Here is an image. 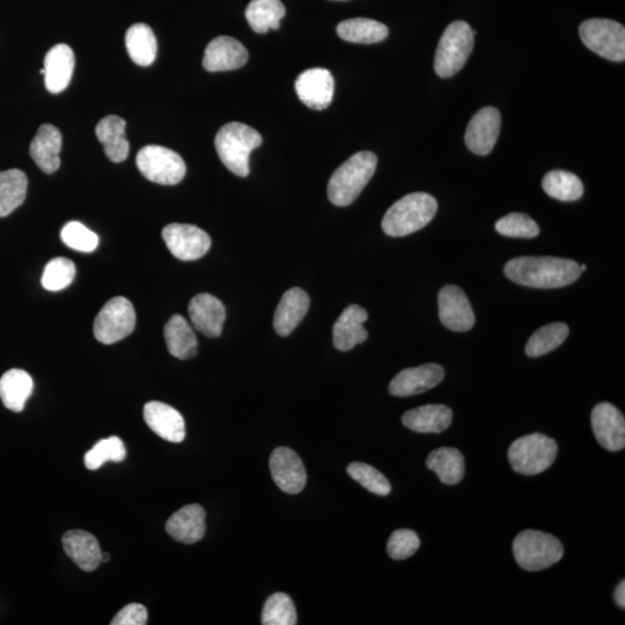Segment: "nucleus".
<instances>
[{
    "instance_id": "obj_1",
    "label": "nucleus",
    "mask_w": 625,
    "mask_h": 625,
    "mask_svg": "<svg viewBox=\"0 0 625 625\" xmlns=\"http://www.w3.org/2000/svg\"><path fill=\"white\" fill-rule=\"evenodd\" d=\"M510 281L527 288L560 289L578 281L582 271L576 261L550 256H521L506 263Z\"/></svg>"
},
{
    "instance_id": "obj_2",
    "label": "nucleus",
    "mask_w": 625,
    "mask_h": 625,
    "mask_svg": "<svg viewBox=\"0 0 625 625\" xmlns=\"http://www.w3.org/2000/svg\"><path fill=\"white\" fill-rule=\"evenodd\" d=\"M378 158L370 151L354 154L338 167L329 180L328 197L337 207H348L370 182L377 169Z\"/></svg>"
},
{
    "instance_id": "obj_3",
    "label": "nucleus",
    "mask_w": 625,
    "mask_h": 625,
    "mask_svg": "<svg viewBox=\"0 0 625 625\" xmlns=\"http://www.w3.org/2000/svg\"><path fill=\"white\" fill-rule=\"evenodd\" d=\"M437 211L435 197L426 193L409 194L388 209L382 219V230L389 237H406L430 224Z\"/></svg>"
},
{
    "instance_id": "obj_4",
    "label": "nucleus",
    "mask_w": 625,
    "mask_h": 625,
    "mask_svg": "<svg viewBox=\"0 0 625 625\" xmlns=\"http://www.w3.org/2000/svg\"><path fill=\"white\" fill-rule=\"evenodd\" d=\"M262 144V136L249 125L239 122L227 123L218 131L215 139L220 160L233 174L246 178L249 175V157Z\"/></svg>"
},
{
    "instance_id": "obj_5",
    "label": "nucleus",
    "mask_w": 625,
    "mask_h": 625,
    "mask_svg": "<svg viewBox=\"0 0 625 625\" xmlns=\"http://www.w3.org/2000/svg\"><path fill=\"white\" fill-rule=\"evenodd\" d=\"M513 554L520 568L535 572L560 562L564 548L554 535L527 529L514 539Z\"/></svg>"
},
{
    "instance_id": "obj_6",
    "label": "nucleus",
    "mask_w": 625,
    "mask_h": 625,
    "mask_svg": "<svg viewBox=\"0 0 625 625\" xmlns=\"http://www.w3.org/2000/svg\"><path fill=\"white\" fill-rule=\"evenodd\" d=\"M475 34L466 21H454L445 29L435 56L439 77L451 78L465 66L474 49Z\"/></svg>"
},
{
    "instance_id": "obj_7",
    "label": "nucleus",
    "mask_w": 625,
    "mask_h": 625,
    "mask_svg": "<svg viewBox=\"0 0 625 625\" xmlns=\"http://www.w3.org/2000/svg\"><path fill=\"white\" fill-rule=\"evenodd\" d=\"M558 446L553 438L532 433L514 441L509 448V460L514 472L522 475H538L553 465Z\"/></svg>"
},
{
    "instance_id": "obj_8",
    "label": "nucleus",
    "mask_w": 625,
    "mask_h": 625,
    "mask_svg": "<svg viewBox=\"0 0 625 625\" xmlns=\"http://www.w3.org/2000/svg\"><path fill=\"white\" fill-rule=\"evenodd\" d=\"M136 164L147 180L163 186L178 185L185 179V160L173 150L159 145H147L138 152Z\"/></svg>"
},
{
    "instance_id": "obj_9",
    "label": "nucleus",
    "mask_w": 625,
    "mask_h": 625,
    "mask_svg": "<svg viewBox=\"0 0 625 625\" xmlns=\"http://www.w3.org/2000/svg\"><path fill=\"white\" fill-rule=\"evenodd\" d=\"M580 39L593 53L608 61L625 60V28L608 19H590L579 28Z\"/></svg>"
},
{
    "instance_id": "obj_10",
    "label": "nucleus",
    "mask_w": 625,
    "mask_h": 625,
    "mask_svg": "<svg viewBox=\"0 0 625 625\" xmlns=\"http://www.w3.org/2000/svg\"><path fill=\"white\" fill-rule=\"evenodd\" d=\"M136 327V312L130 300L116 297L102 307L94 321V336L102 344H114L128 337Z\"/></svg>"
},
{
    "instance_id": "obj_11",
    "label": "nucleus",
    "mask_w": 625,
    "mask_h": 625,
    "mask_svg": "<svg viewBox=\"0 0 625 625\" xmlns=\"http://www.w3.org/2000/svg\"><path fill=\"white\" fill-rule=\"evenodd\" d=\"M169 252L181 261H196L209 252L210 235L195 225L169 224L163 230Z\"/></svg>"
},
{
    "instance_id": "obj_12",
    "label": "nucleus",
    "mask_w": 625,
    "mask_h": 625,
    "mask_svg": "<svg viewBox=\"0 0 625 625\" xmlns=\"http://www.w3.org/2000/svg\"><path fill=\"white\" fill-rule=\"evenodd\" d=\"M439 319L453 332H469L475 325V314L466 293L457 285H447L438 296Z\"/></svg>"
},
{
    "instance_id": "obj_13",
    "label": "nucleus",
    "mask_w": 625,
    "mask_h": 625,
    "mask_svg": "<svg viewBox=\"0 0 625 625\" xmlns=\"http://www.w3.org/2000/svg\"><path fill=\"white\" fill-rule=\"evenodd\" d=\"M269 466L272 479L286 494L297 495L304 490L307 481L306 469L303 461L291 448H276L271 454Z\"/></svg>"
},
{
    "instance_id": "obj_14",
    "label": "nucleus",
    "mask_w": 625,
    "mask_h": 625,
    "mask_svg": "<svg viewBox=\"0 0 625 625\" xmlns=\"http://www.w3.org/2000/svg\"><path fill=\"white\" fill-rule=\"evenodd\" d=\"M592 429L598 443L610 452L625 447V418L613 404L604 402L595 406L591 415Z\"/></svg>"
},
{
    "instance_id": "obj_15",
    "label": "nucleus",
    "mask_w": 625,
    "mask_h": 625,
    "mask_svg": "<svg viewBox=\"0 0 625 625\" xmlns=\"http://www.w3.org/2000/svg\"><path fill=\"white\" fill-rule=\"evenodd\" d=\"M502 116L495 107H485L470 120L465 141L468 149L479 156H487L498 141Z\"/></svg>"
},
{
    "instance_id": "obj_16",
    "label": "nucleus",
    "mask_w": 625,
    "mask_h": 625,
    "mask_svg": "<svg viewBox=\"0 0 625 625\" xmlns=\"http://www.w3.org/2000/svg\"><path fill=\"white\" fill-rule=\"evenodd\" d=\"M335 82L327 69L306 70L296 80V92L308 108L322 110L332 104Z\"/></svg>"
},
{
    "instance_id": "obj_17",
    "label": "nucleus",
    "mask_w": 625,
    "mask_h": 625,
    "mask_svg": "<svg viewBox=\"0 0 625 625\" xmlns=\"http://www.w3.org/2000/svg\"><path fill=\"white\" fill-rule=\"evenodd\" d=\"M445 378L443 366L425 364L401 371L389 385V393L397 397L422 394L437 387Z\"/></svg>"
},
{
    "instance_id": "obj_18",
    "label": "nucleus",
    "mask_w": 625,
    "mask_h": 625,
    "mask_svg": "<svg viewBox=\"0 0 625 625\" xmlns=\"http://www.w3.org/2000/svg\"><path fill=\"white\" fill-rule=\"evenodd\" d=\"M188 311L197 332L209 338L222 335L226 310L218 298L209 293L197 294L191 299Z\"/></svg>"
},
{
    "instance_id": "obj_19",
    "label": "nucleus",
    "mask_w": 625,
    "mask_h": 625,
    "mask_svg": "<svg viewBox=\"0 0 625 625\" xmlns=\"http://www.w3.org/2000/svg\"><path fill=\"white\" fill-rule=\"evenodd\" d=\"M248 57V51L240 41L230 36H219L205 49L203 66L210 72L232 71L245 66Z\"/></svg>"
},
{
    "instance_id": "obj_20",
    "label": "nucleus",
    "mask_w": 625,
    "mask_h": 625,
    "mask_svg": "<svg viewBox=\"0 0 625 625\" xmlns=\"http://www.w3.org/2000/svg\"><path fill=\"white\" fill-rule=\"evenodd\" d=\"M144 419L156 435L169 443L180 444L186 438L185 419L168 404L158 401L146 403Z\"/></svg>"
},
{
    "instance_id": "obj_21",
    "label": "nucleus",
    "mask_w": 625,
    "mask_h": 625,
    "mask_svg": "<svg viewBox=\"0 0 625 625\" xmlns=\"http://www.w3.org/2000/svg\"><path fill=\"white\" fill-rule=\"evenodd\" d=\"M75 63V54L68 44H57L48 51L41 73L50 93H61L69 86Z\"/></svg>"
},
{
    "instance_id": "obj_22",
    "label": "nucleus",
    "mask_w": 625,
    "mask_h": 625,
    "mask_svg": "<svg viewBox=\"0 0 625 625\" xmlns=\"http://www.w3.org/2000/svg\"><path fill=\"white\" fill-rule=\"evenodd\" d=\"M369 319V313L363 307L350 305L345 308L333 327V342L340 351H350L358 344H362L369 337L364 328V322Z\"/></svg>"
},
{
    "instance_id": "obj_23",
    "label": "nucleus",
    "mask_w": 625,
    "mask_h": 625,
    "mask_svg": "<svg viewBox=\"0 0 625 625\" xmlns=\"http://www.w3.org/2000/svg\"><path fill=\"white\" fill-rule=\"evenodd\" d=\"M62 134L53 124H42L29 147V154L42 172L54 174L61 166Z\"/></svg>"
},
{
    "instance_id": "obj_24",
    "label": "nucleus",
    "mask_w": 625,
    "mask_h": 625,
    "mask_svg": "<svg viewBox=\"0 0 625 625\" xmlns=\"http://www.w3.org/2000/svg\"><path fill=\"white\" fill-rule=\"evenodd\" d=\"M205 511L201 505L191 504L175 512L166 522V531L175 541L194 544L205 534Z\"/></svg>"
},
{
    "instance_id": "obj_25",
    "label": "nucleus",
    "mask_w": 625,
    "mask_h": 625,
    "mask_svg": "<svg viewBox=\"0 0 625 625\" xmlns=\"http://www.w3.org/2000/svg\"><path fill=\"white\" fill-rule=\"evenodd\" d=\"M311 299L299 288H293L283 294L274 316V327L279 336H289L303 321L310 310Z\"/></svg>"
},
{
    "instance_id": "obj_26",
    "label": "nucleus",
    "mask_w": 625,
    "mask_h": 625,
    "mask_svg": "<svg viewBox=\"0 0 625 625\" xmlns=\"http://www.w3.org/2000/svg\"><path fill=\"white\" fill-rule=\"evenodd\" d=\"M66 555L86 572L97 570L102 563V553L97 538L85 531H69L63 536Z\"/></svg>"
},
{
    "instance_id": "obj_27",
    "label": "nucleus",
    "mask_w": 625,
    "mask_h": 625,
    "mask_svg": "<svg viewBox=\"0 0 625 625\" xmlns=\"http://www.w3.org/2000/svg\"><path fill=\"white\" fill-rule=\"evenodd\" d=\"M453 411L444 404H428L402 416L406 428L417 433H441L450 428Z\"/></svg>"
},
{
    "instance_id": "obj_28",
    "label": "nucleus",
    "mask_w": 625,
    "mask_h": 625,
    "mask_svg": "<svg viewBox=\"0 0 625 625\" xmlns=\"http://www.w3.org/2000/svg\"><path fill=\"white\" fill-rule=\"evenodd\" d=\"M127 123L120 116L104 117L95 128L99 142L104 146L106 156L113 163H122L129 156L130 144L125 138Z\"/></svg>"
},
{
    "instance_id": "obj_29",
    "label": "nucleus",
    "mask_w": 625,
    "mask_h": 625,
    "mask_svg": "<svg viewBox=\"0 0 625 625\" xmlns=\"http://www.w3.org/2000/svg\"><path fill=\"white\" fill-rule=\"evenodd\" d=\"M33 389V379L26 371L13 369L0 378V399L4 406L14 413H21L25 409Z\"/></svg>"
},
{
    "instance_id": "obj_30",
    "label": "nucleus",
    "mask_w": 625,
    "mask_h": 625,
    "mask_svg": "<svg viewBox=\"0 0 625 625\" xmlns=\"http://www.w3.org/2000/svg\"><path fill=\"white\" fill-rule=\"evenodd\" d=\"M164 335L169 354L173 357L186 360L197 355L196 335L183 316L173 315L165 326Z\"/></svg>"
},
{
    "instance_id": "obj_31",
    "label": "nucleus",
    "mask_w": 625,
    "mask_h": 625,
    "mask_svg": "<svg viewBox=\"0 0 625 625\" xmlns=\"http://www.w3.org/2000/svg\"><path fill=\"white\" fill-rule=\"evenodd\" d=\"M426 467L447 485L459 484L465 477V459L457 448L440 447L432 451L426 459Z\"/></svg>"
},
{
    "instance_id": "obj_32",
    "label": "nucleus",
    "mask_w": 625,
    "mask_h": 625,
    "mask_svg": "<svg viewBox=\"0 0 625 625\" xmlns=\"http://www.w3.org/2000/svg\"><path fill=\"white\" fill-rule=\"evenodd\" d=\"M125 47L131 60L139 66H150L156 61L158 43L150 26H131L125 34Z\"/></svg>"
},
{
    "instance_id": "obj_33",
    "label": "nucleus",
    "mask_w": 625,
    "mask_h": 625,
    "mask_svg": "<svg viewBox=\"0 0 625 625\" xmlns=\"http://www.w3.org/2000/svg\"><path fill=\"white\" fill-rule=\"evenodd\" d=\"M27 188V175L20 169L0 172V218L11 215L25 202Z\"/></svg>"
},
{
    "instance_id": "obj_34",
    "label": "nucleus",
    "mask_w": 625,
    "mask_h": 625,
    "mask_svg": "<svg viewBox=\"0 0 625 625\" xmlns=\"http://www.w3.org/2000/svg\"><path fill=\"white\" fill-rule=\"evenodd\" d=\"M285 13L281 0H252L246 10V19L255 33L264 34L270 29H278Z\"/></svg>"
},
{
    "instance_id": "obj_35",
    "label": "nucleus",
    "mask_w": 625,
    "mask_h": 625,
    "mask_svg": "<svg viewBox=\"0 0 625 625\" xmlns=\"http://www.w3.org/2000/svg\"><path fill=\"white\" fill-rule=\"evenodd\" d=\"M337 34L344 41L372 44L387 39L389 31L387 26L379 21L356 18L340 22L337 26Z\"/></svg>"
},
{
    "instance_id": "obj_36",
    "label": "nucleus",
    "mask_w": 625,
    "mask_h": 625,
    "mask_svg": "<svg viewBox=\"0 0 625 625\" xmlns=\"http://www.w3.org/2000/svg\"><path fill=\"white\" fill-rule=\"evenodd\" d=\"M543 190L550 197L562 202H575L584 195V185L576 174L565 171H551L544 176Z\"/></svg>"
},
{
    "instance_id": "obj_37",
    "label": "nucleus",
    "mask_w": 625,
    "mask_h": 625,
    "mask_svg": "<svg viewBox=\"0 0 625 625\" xmlns=\"http://www.w3.org/2000/svg\"><path fill=\"white\" fill-rule=\"evenodd\" d=\"M569 332V327L562 322L550 323L536 330L526 344V355L536 358L549 354L561 347L568 338Z\"/></svg>"
},
{
    "instance_id": "obj_38",
    "label": "nucleus",
    "mask_w": 625,
    "mask_h": 625,
    "mask_svg": "<svg viewBox=\"0 0 625 625\" xmlns=\"http://www.w3.org/2000/svg\"><path fill=\"white\" fill-rule=\"evenodd\" d=\"M263 625H296L297 612L289 595L275 593L266 601L262 613Z\"/></svg>"
},
{
    "instance_id": "obj_39",
    "label": "nucleus",
    "mask_w": 625,
    "mask_h": 625,
    "mask_svg": "<svg viewBox=\"0 0 625 625\" xmlns=\"http://www.w3.org/2000/svg\"><path fill=\"white\" fill-rule=\"evenodd\" d=\"M76 266L66 257H56L44 268L41 283L44 289L57 292L68 288L76 277Z\"/></svg>"
},
{
    "instance_id": "obj_40",
    "label": "nucleus",
    "mask_w": 625,
    "mask_h": 625,
    "mask_svg": "<svg viewBox=\"0 0 625 625\" xmlns=\"http://www.w3.org/2000/svg\"><path fill=\"white\" fill-rule=\"evenodd\" d=\"M347 472L351 479H354L360 485L372 494L378 496H388L391 494V483L382 475L379 470L363 462L350 463Z\"/></svg>"
},
{
    "instance_id": "obj_41",
    "label": "nucleus",
    "mask_w": 625,
    "mask_h": 625,
    "mask_svg": "<svg viewBox=\"0 0 625 625\" xmlns=\"http://www.w3.org/2000/svg\"><path fill=\"white\" fill-rule=\"evenodd\" d=\"M127 457V450L123 441L117 437H110L99 441L90 452L85 455V466L90 470H98L106 462H122Z\"/></svg>"
},
{
    "instance_id": "obj_42",
    "label": "nucleus",
    "mask_w": 625,
    "mask_h": 625,
    "mask_svg": "<svg viewBox=\"0 0 625 625\" xmlns=\"http://www.w3.org/2000/svg\"><path fill=\"white\" fill-rule=\"evenodd\" d=\"M495 227L499 234L509 238L532 239L540 234L539 225L525 213H510L500 218Z\"/></svg>"
},
{
    "instance_id": "obj_43",
    "label": "nucleus",
    "mask_w": 625,
    "mask_h": 625,
    "mask_svg": "<svg viewBox=\"0 0 625 625\" xmlns=\"http://www.w3.org/2000/svg\"><path fill=\"white\" fill-rule=\"evenodd\" d=\"M61 239L66 246L80 253H92L99 246L98 235L79 222L66 224L61 232Z\"/></svg>"
},
{
    "instance_id": "obj_44",
    "label": "nucleus",
    "mask_w": 625,
    "mask_h": 625,
    "mask_svg": "<svg viewBox=\"0 0 625 625\" xmlns=\"http://www.w3.org/2000/svg\"><path fill=\"white\" fill-rule=\"evenodd\" d=\"M421 546L418 535L410 529H399L395 531L387 544L388 555L396 561L407 560L414 556Z\"/></svg>"
},
{
    "instance_id": "obj_45",
    "label": "nucleus",
    "mask_w": 625,
    "mask_h": 625,
    "mask_svg": "<svg viewBox=\"0 0 625 625\" xmlns=\"http://www.w3.org/2000/svg\"><path fill=\"white\" fill-rule=\"evenodd\" d=\"M147 610L143 605L130 604L120 610L113 621L112 625H145L147 623Z\"/></svg>"
},
{
    "instance_id": "obj_46",
    "label": "nucleus",
    "mask_w": 625,
    "mask_h": 625,
    "mask_svg": "<svg viewBox=\"0 0 625 625\" xmlns=\"http://www.w3.org/2000/svg\"><path fill=\"white\" fill-rule=\"evenodd\" d=\"M614 598H615L617 606H619L622 609H624L625 608V583H624V580H623L622 583L619 584V586L616 587Z\"/></svg>"
},
{
    "instance_id": "obj_47",
    "label": "nucleus",
    "mask_w": 625,
    "mask_h": 625,
    "mask_svg": "<svg viewBox=\"0 0 625 625\" xmlns=\"http://www.w3.org/2000/svg\"><path fill=\"white\" fill-rule=\"evenodd\" d=\"M109 561H110V555L102 554V562H109Z\"/></svg>"
},
{
    "instance_id": "obj_48",
    "label": "nucleus",
    "mask_w": 625,
    "mask_h": 625,
    "mask_svg": "<svg viewBox=\"0 0 625 625\" xmlns=\"http://www.w3.org/2000/svg\"><path fill=\"white\" fill-rule=\"evenodd\" d=\"M579 268H580V271H582V272H583V271H586L587 266H585V264H584V266H579Z\"/></svg>"
}]
</instances>
